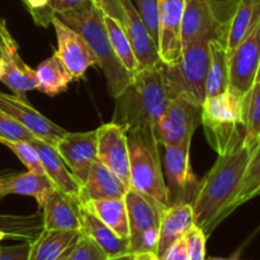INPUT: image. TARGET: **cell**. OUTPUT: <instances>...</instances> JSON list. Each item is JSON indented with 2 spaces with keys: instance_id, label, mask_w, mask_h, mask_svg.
<instances>
[{
  "instance_id": "6da1fadb",
  "label": "cell",
  "mask_w": 260,
  "mask_h": 260,
  "mask_svg": "<svg viewBox=\"0 0 260 260\" xmlns=\"http://www.w3.org/2000/svg\"><path fill=\"white\" fill-rule=\"evenodd\" d=\"M251 151L241 144L226 154L218 155L210 172L200 180L192 202L193 215L194 225L207 236L231 215V203L240 187Z\"/></svg>"
},
{
  "instance_id": "7a4b0ae2",
  "label": "cell",
  "mask_w": 260,
  "mask_h": 260,
  "mask_svg": "<svg viewBox=\"0 0 260 260\" xmlns=\"http://www.w3.org/2000/svg\"><path fill=\"white\" fill-rule=\"evenodd\" d=\"M114 101L112 122L121 124L127 131L137 127H150L155 131L169 101L161 63L137 71Z\"/></svg>"
},
{
  "instance_id": "3957f363",
  "label": "cell",
  "mask_w": 260,
  "mask_h": 260,
  "mask_svg": "<svg viewBox=\"0 0 260 260\" xmlns=\"http://www.w3.org/2000/svg\"><path fill=\"white\" fill-rule=\"evenodd\" d=\"M55 17L83 36L95 53L98 66L106 75L109 93L113 99L118 96L128 85L132 76L114 55L104 25L103 10L93 0H89L78 9L57 14Z\"/></svg>"
},
{
  "instance_id": "277c9868",
  "label": "cell",
  "mask_w": 260,
  "mask_h": 260,
  "mask_svg": "<svg viewBox=\"0 0 260 260\" xmlns=\"http://www.w3.org/2000/svg\"><path fill=\"white\" fill-rule=\"evenodd\" d=\"M129 150V189L168 207L167 185L160 157V142L150 127L127 131Z\"/></svg>"
},
{
  "instance_id": "5b68a950",
  "label": "cell",
  "mask_w": 260,
  "mask_h": 260,
  "mask_svg": "<svg viewBox=\"0 0 260 260\" xmlns=\"http://www.w3.org/2000/svg\"><path fill=\"white\" fill-rule=\"evenodd\" d=\"M201 124L210 146L217 155L244 144L243 98L228 90L202 104Z\"/></svg>"
},
{
  "instance_id": "8992f818",
  "label": "cell",
  "mask_w": 260,
  "mask_h": 260,
  "mask_svg": "<svg viewBox=\"0 0 260 260\" xmlns=\"http://www.w3.org/2000/svg\"><path fill=\"white\" fill-rule=\"evenodd\" d=\"M210 51L208 42H196L183 48L179 60L162 63L161 71L168 98L185 96L202 106L206 101Z\"/></svg>"
},
{
  "instance_id": "52a82bcc",
  "label": "cell",
  "mask_w": 260,
  "mask_h": 260,
  "mask_svg": "<svg viewBox=\"0 0 260 260\" xmlns=\"http://www.w3.org/2000/svg\"><path fill=\"white\" fill-rule=\"evenodd\" d=\"M124 201L128 215L131 253L155 254L159 239L160 218L165 206L134 189L127 190Z\"/></svg>"
},
{
  "instance_id": "ba28073f",
  "label": "cell",
  "mask_w": 260,
  "mask_h": 260,
  "mask_svg": "<svg viewBox=\"0 0 260 260\" xmlns=\"http://www.w3.org/2000/svg\"><path fill=\"white\" fill-rule=\"evenodd\" d=\"M202 106L185 96L170 98L157 122L155 135L162 146L192 144L193 134L201 124Z\"/></svg>"
},
{
  "instance_id": "9c48e42d",
  "label": "cell",
  "mask_w": 260,
  "mask_h": 260,
  "mask_svg": "<svg viewBox=\"0 0 260 260\" xmlns=\"http://www.w3.org/2000/svg\"><path fill=\"white\" fill-rule=\"evenodd\" d=\"M164 180L169 206L192 203L197 194L200 180L190 165V144L164 146Z\"/></svg>"
},
{
  "instance_id": "30bf717a",
  "label": "cell",
  "mask_w": 260,
  "mask_h": 260,
  "mask_svg": "<svg viewBox=\"0 0 260 260\" xmlns=\"http://www.w3.org/2000/svg\"><path fill=\"white\" fill-rule=\"evenodd\" d=\"M228 55L229 90L244 99L260 68V18L250 33Z\"/></svg>"
},
{
  "instance_id": "8fae6325",
  "label": "cell",
  "mask_w": 260,
  "mask_h": 260,
  "mask_svg": "<svg viewBox=\"0 0 260 260\" xmlns=\"http://www.w3.org/2000/svg\"><path fill=\"white\" fill-rule=\"evenodd\" d=\"M226 20L218 17L213 0H185L182 20L183 48L196 42H208L213 38L223 41Z\"/></svg>"
},
{
  "instance_id": "7c38bea8",
  "label": "cell",
  "mask_w": 260,
  "mask_h": 260,
  "mask_svg": "<svg viewBox=\"0 0 260 260\" xmlns=\"http://www.w3.org/2000/svg\"><path fill=\"white\" fill-rule=\"evenodd\" d=\"M96 157L129 189V150L123 126L111 121L96 128Z\"/></svg>"
},
{
  "instance_id": "4fadbf2b",
  "label": "cell",
  "mask_w": 260,
  "mask_h": 260,
  "mask_svg": "<svg viewBox=\"0 0 260 260\" xmlns=\"http://www.w3.org/2000/svg\"><path fill=\"white\" fill-rule=\"evenodd\" d=\"M0 109L22 124L36 139L47 142L53 147L68 132L47 117L42 116L37 109L30 106L27 99H22L14 94L0 91Z\"/></svg>"
},
{
  "instance_id": "5bb4252c",
  "label": "cell",
  "mask_w": 260,
  "mask_h": 260,
  "mask_svg": "<svg viewBox=\"0 0 260 260\" xmlns=\"http://www.w3.org/2000/svg\"><path fill=\"white\" fill-rule=\"evenodd\" d=\"M71 174L80 185L85 182L96 157V129L85 132H66L55 145Z\"/></svg>"
},
{
  "instance_id": "9a60e30c",
  "label": "cell",
  "mask_w": 260,
  "mask_h": 260,
  "mask_svg": "<svg viewBox=\"0 0 260 260\" xmlns=\"http://www.w3.org/2000/svg\"><path fill=\"white\" fill-rule=\"evenodd\" d=\"M51 23L53 24L56 38H57L56 52L73 75L74 81L80 80L84 78L89 68L98 65L95 53L86 43L83 36L61 22L57 17L53 15Z\"/></svg>"
},
{
  "instance_id": "2e32d148",
  "label": "cell",
  "mask_w": 260,
  "mask_h": 260,
  "mask_svg": "<svg viewBox=\"0 0 260 260\" xmlns=\"http://www.w3.org/2000/svg\"><path fill=\"white\" fill-rule=\"evenodd\" d=\"M159 38L157 50L162 63H174L182 55V20L185 0H157Z\"/></svg>"
},
{
  "instance_id": "e0dca14e",
  "label": "cell",
  "mask_w": 260,
  "mask_h": 260,
  "mask_svg": "<svg viewBox=\"0 0 260 260\" xmlns=\"http://www.w3.org/2000/svg\"><path fill=\"white\" fill-rule=\"evenodd\" d=\"M122 14L118 22L121 23L139 62V70L161 63L157 45L140 18L132 0H119Z\"/></svg>"
},
{
  "instance_id": "ac0fdd59",
  "label": "cell",
  "mask_w": 260,
  "mask_h": 260,
  "mask_svg": "<svg viewBox=\"0 0 260 260\" xmlns=\"http://www.w3.org/2000/svg\"><path fill=\"white\" fill-rule=\"evenodd\" d=\"M38 211L43 215L45 230L81 231L80 201L78 198L55 189Z\"/></svg>"
},
{
  "instance_id": "d6986e66",
  "label": "cell",
  "mask_w": 260,
  "mask_h": 260,
  "mask_svg": "<svg viewBox=\"0 0 260 260\" xmlns=\"http://www.w3.org/2000/svg\"><path fill=\"white\" fill-rule=\"evenodd\" d=\"M194 226L192 203L168 206L164 208L160 218L159 239H157L156 256L157 259L164 255L165 251Z\"/></svg>"
},
{
  "instance_id": "ffe728a7",
  "label": "cell",
  "mask_w": 260,
  "mask_h": 260,
  "mask_svg": "<svg viewBox=\"0 0 260 260\" xmlns=\"http://www.w3.org/2000/svg\"><path fill=\"white\" fill-rule=\"evenodd\" d=\"M81 231L43 230L29 243L27 260H66L78 243Z\"/></svg>"
},
{
  "instance_id": "44dd1931",
  "label": "cell",
  "mask_w": 260,
  "mask_h": 260,
  "mask_svg": "<svg viewBox=\"0 0 260 260\" xmlns=\"http://www.w3.org/2000/svg\"><path fill=\"white\" fill-rule=\"evenodd\" d=\"M30 142H32L33 146L37 149L38 154H40L41 162H42L46 177L53 183L56 189L79 200L81 188L80 183L71 174V172L66 167V164L61 159V156L56 151L55 147L38 139H35Z\"/></svg>"
},
{
  "instance_id": "7402d4cb",
  "label": "cell",
  "mask_w": 260,
  "mask_h": 260,
  "mask_svg": "<svg viewBox=\"0 0 260 260\" xmlns=\"http://www.w3.org/2000/svg\"><path fill=\"white\" fill-rule=\"evenodd\" d=\"M80 222L81 233L95 241L111 258L131 253L128 239L119 238L83 203H80Z\"/></svg>"
},
{
  "instance_id": "603a6c76",
  "label": "cell",
  "mask_w": 260,
  "mask_h": 260,
  "mask_svg": "<svg viewBox=\"0 0 260 260\" xmlns=\"http://www.w3.org/2000/svg\"><path fill=\"white\" fill-rule=\"evenodd\" d=\"M128 188L116 174L96 160L89 172L88 178L80 188V203L88 201L124 198Z\"/></svg>"
},
{
  "instance_id": "cb8c5ba5",
  "label": "cell",
  "mask_w": 260,
  "mask_h": 260,
  "mask_svg": "<svg viewBox=\"0 0 260 260\" xmlns=\"http://www.w3.org/2000/svg\"><path fill=\"white\" fill-rule=\"evenodd\" d=\"M4 73L0 81L7 85L13 94L22 99H27L28 91L37 90V75L36 70L28 66L18 52V46L9 48L3 55Z\"/></svg>"
},
{
  "instance_id": "d4e9b609",
  "label": "cell",
  "mask_w": 260,
  "mask_h": 260,
  "mask_svg": "<svg viewBox=\"0 0 260 260\" xmlns=\"http://www.w3.org/2000/svg\"><path fill=\"white\" fill-rule=\"evenodd\" d=\"M5 197L9 194L29 196L37 201L38 210L43 206L48 196L56 189L53 183L46 175L28 170L27 173L8 172L2 183Z\"/></svg>"
},
{
  "instance_id": "484cf974",
  "label": "cell",
  "mask_w": 260,
  "mask_h": 260,
  "mask_svg": "<svg viewBox=\"0 0 260 260\" xmlns=\"http://www.w3.org/2000/svg\"><path fill=\"white\" fill-rule=\"evenodd\" d=\"M260 18V0H239L233 14L226 20L223 43L231 51L250 33Z\"/></svg>"
},
{
  "instance_id": "4316f807",
  "label": "cell",
  "mask_w": 260,
  "mask_h": 260,
  "mask_svg": "<svg viewBox=\"0 0 260 260\" xmlns=\"http://www.w3.org/2000/svg\"><path fill=\"white\" fill-rule=\"evenodd\" d=\"M210 61H208L206 99L229 90V55L221 38L208 41Z\"/></svg>"
},
{
  "instance_id": "83f0119b",
  "label": "cell",
  "mask_w": 260,
  "mask_h": 260,
  "mask_svg": "<svg viewBox=\"0 0 260 260\" xmlns=\"http://www.w3.org/2000/svg\"><path fill=\"white\" fill-rule=\"evenodd\" d=\"M35 70L37 75V90L50 96L63 93L68 89L69 84L74 81L73 75L68 70L65 63L61 61L56 51L51 57L41 62Z\"/></svg>"
},
{
  "instance_id": "f1b7e54d",
  "label": "cell",
  "mask_w": 260,
  "mask_h": 260,
  "mask_svg": "<svg viewBox=\"0 0 260 260\" xmlns=\"http://www.w3.org/2000/svg\"><path fill=\"white\" fill-rule=\"evenodd\" d=\"M96 217L101 218L119 238L129 240V226L124 198H109L83 202Z\"/></svg>"
},
{
  "instance_id": "f546056e",
  "label": "cell",
  "mask_w": 260,
  "mask_h": 260,
  "mask_svg": "<svg viewBox=\"0 0 260 260\" xmlns=\"http://www.w3.org/2000/svg\"><path fill=\"white\" fill-rule=\"evenodd\" d=\"M43 230V215L41 211L33 215H0V231L8 239L32 243Z\"/></svg>"
},
{
  "instance_id": "4dcf8cb0",
  "label": "cell",
  "mask_w": 260,
  "mask_h": 260,
  "mask_svg": "<svg viewBox=\"0 0 260 260\" xmlns=\"http://www.w3.org/2000/svg\"><path fill=\"white\" fill-rule=\"evenodd\" d=\"M244 145L254 150L260 144V68L254 84L243 99Z\"/></svg>"
},
{
  "instance_id": "1f68e13d",
  "label": "cell",
  "mask_w": 260,
  "mask_h": 260,
  "mask_svg": "<svg viewBox=\"0 0 260 260\" xmlns=\"http://www.w3.org/2000/svg\"><path fill=\"white\" fill-rule=\"evenodd\" d=\"M104 25L114 55L117 56L122 66L128 71L129 75L134 76L139 71V62L121 23L111 15L104 14Z\"/></svg>"
},
{
  "instance_id": "d6a6232c",
  "label": "cell",
  "mask_w": 260,
  "mask_h": 260,
  "mask_svg": "<svg viewBox=\"0 0 260 260\" xmlns=\"http://www.w3.org/2000/svg\"><path fill=\"white\" fill-rule=\"evenodd\" d=\"M260 194V144L251 151L250 159L245 168L240 187L231 203V213L241 205Z\"/></svg>"
},
{
  "instance_id": "836d02e7",
  "label": "cell",
  "mask_w": 260,
  "mask_h": 260,
  "mask_svg": "<svg viewBox=\"0 0 260 260\" xmlns=\"http://www.w3.org/2000/svg\"><path fill=\"white\" fill-rule=\"evenodd\" d=\"M4 146L12 150L13 154L25 165L29 172L37 173V174H45L43 170L42 162H41L40 154H38L37 149L33 146L32 142L28 141H4L2 142Z\"/></svg>"
},
{
  "instance_id": "e575fe53",
  "label": "cell",
  "mask_w": 260,
  "mask_h": 260,
  "mask_svg": "<svg viewBox=\"0 0 260 260\" xmlns=\"http://www.w3.org/2000/svg\"><path fill=\"white\" fill-rule=\"evenodd\" d=\"M140 18L149 30L152 40L156 42L159 38V4L157 0H132Z\"/></svg>"
},
{
  "instance_id": "d590c367",
  "label": "cell",
  "mask_w": 260,
  "mask_h": 260,
  "mask_svg": "<svg viewBox=\"0 0 260 260\" xmlns=\"http://www.w3.org/2000/svg\"><path fill=\"white\" fill-rule=\"evenodd\" d=\"M66 260H111V256L95 241L81 233L78 243Z\"/></svg>"
},
{
  "instance_id": "8d00e7d4",
  "label": "cell",
  "mask_w": 260,
  "mask_h": 260,
  "mask_svg": "<svg viewBox=\"0 0 260 260\" xmlns=\"http://www.w3.org/2000/svg\"><path fill=\"white\" fill-rule=\"evenodd\" d=\"M36 137L0 109V144L4 141H33Z\"/></svg>"
},
{
  "instance_id": "74e56055",
  "label": "cell",
  "mask_w": 260,
  "mask_h": 260,
  "mask_svg": "<svg viewBox=\"0 0 260 260\" xmlns=\"http://www.w3.org/2000/svg\"><path fill=\"white\" fill-rule=\"evenodd\" d=\"M187 244L188 259L206 260V240L207 235L198 226H192L184 236Z\"/></svg>"
},
{
  "instance_id": "f35d334b",
  "label": "cell",
  "mask_w": 260,
  "mask_h": 260,
  "mask_svg": "<svg viewBox=\"0 0 260 260\" xmlns=\"http://www.w3.org/2000/svg\"><path fill=\"white\" fill-rule=\"evenodd\" d=\"M36 24L47 27L52 22L53 14L50 10V0H23Z\"/></svg>"
},
{
  "instance_id": "ab89813d",
  "label": "cell",
  "mask_w": 260,
  "mask_h": 260,
  "mask_svg": "<svg viewBox=\"0 0 260 260\" xmlns=\"http://www.w3.org/2000/svg\"><path fill=\"white\" fill-rule=\"evenodd\" d=\"M29 254V243L22 241L18 245L0 248V260H27Z\"/></svg>"
},
{
  "instance_id": "60d3db41",
  "label": "cell",
  "mask_w": 260,
  "mask_h": 260,
  "mask_svg": "<svg viewBox=\"0 0 260 260\" xmlns=\"http://www.w3.org/2000/svg\"><path fill=\"white\" fill-rule=\"evenodd\" d=\"M159 260H189L188 259L185 239L182 238L178 241H175Z\"/></svg>"
},
{
  "instance_id": "b9f144b4",
  "label": "cell",
  "mask_w": 260,
  "mask_h": 260,
  "mask_svg": "<svg viewBox=\"0 0 260 260\" xmlns=\"http://www.w3.org/2000/svg\"><path fill=\"white\" fill-rule=\"evenodd\" d=\"M89 0H50V10L53 15L78 9Z\"/></svg>"
},
{
  "instance_id": "7bdbcfd3",
  "label": "cell",
  "mask_w": 260,
  "mask_h": 260,
  "mask_svg": "<svg viewBox=\"0 0 260 260\" xmlns=\"http://www.w3.org/2000/svg\"><path fill=\"white\" fill-rule=\"evenodd\" d=\"M17 43L13 40V37L10 36L9 30L5 27V23L3 25H0V57H3L4 52L9 48L15 47Z\"/></svg>"
},
{
  "instance_id": "ee69618b",
  "label": "cell",
  "mask_w": 260,
  "mask_h": 260,
  "mask_svg": "<svg viewBox=\"0 0 260 260\" xmlns=\"http://www.w3.org/2000/svg\"><path fill=\"white\" fill-rule=\"evenodd\" d=\"M134 260H159L157 256L152 253H140L134 254Z\"/></svg>"
},
{
  "instance_id": "f6af8a7d",
  "label": "cell",
  "mask_w": 260,
  "mask_h": 260,
  "mask_svg": "<svg viewBox=\"0 0 260 260\" xmlns=\"http://www.w3.org/2000/svg\"><path fill=\"white\" fill-rule=\"evenodd\" d=\"M111 260H134V254L129 253V254H126V255L116 256V258H111Z\"/></svg>"
},
{
  "instance_id": "bcb514c9",
  "label": "cell",
  "mask_w": 260,
  "mask_h": 260,
  "mask_svg": "<svg viewBox=\"0 0 260 260\" xmlns=\"http://www.w3.org/2000/svg\"><path fill=\"white\" fill-rule=\"evenodd\" d=\"M8 172H2L0 173V200H3V198L5 197V194L3 193V188H2V183H3V179H4L5 174H7Z\"/></svg>"
},
{
  "instance_id": "7dc6e473",
  "label": "cell",
  "mask_w": 260,
  "mask_h": 260,
  "mask_svg": "<svg viewBox=\"0 0 260 260\" xmlns=\"http://www.w3.org/2000/svg\"><path fill=\"white\" fill-rule=\"evenodd\" d=\"M206 260H239L238 256H233V258H217V256H211V258H206Z\"/></svg>"
},
{
  "instance_id": "c3c4849f",
  "label": "cell",
  "mask_w": 260,
  "mask_h": 260,
  "mask_svg": "<svg viewBox=\"0 0 260 260\" xmlns=\"http://www.w3.org/2000/svg\"><path fill=\"white\" fill-rule=\"evenodd\" d=\"M3 73H4V60L3 57H0V78H2Z\"/></svg>"
},
{
  "instance_id": "681fc988",
  "label": "cell",
  "mask_w": 260,
  "mask_h": 260,
  "mask_svg": "<svg viewBox=\"0 0 260 260\" xmlns=\"http://www.w3.org/2000/svg\"><path fill=\"white\" fill-rule=\"evenodd\" d=\"M4 239H8V236L5 235V234L3 233V231H0V243H2V241L4 240Z\"/></svg>"
},
{
  "instance_id": "f907efd6",
  "label": "cell",
  "mask_w": 260,
  "mask_h": 260,
  "mask_svg": "<svg viewBox=\"0 0 260 260\" xmlns=\"http://www.w3.org/2000/svg\"><path fill=\"white\" fill-rule=\"evenodd\" d=\"M93 2H94V3H95V4H96V5H98V7H99V8H101V5H102V0H93ZM101 9H102V8H101Z\"/></svg>"
},
{
  "instance_id": "816d5d0a",
  "label": "cell",
  "mask_w": 260,
  "mask_h": 260,
  "mask_svg": "<svg viewBox=\"0 0 260 260\" xmlns=\"http://www.w3.org/2000/svg\"><path fill=\"white\" fill-rule=\"evenodd\" d=\"M4 24V20H0V25H3Z\"/></svg>"
}]
</instances>
